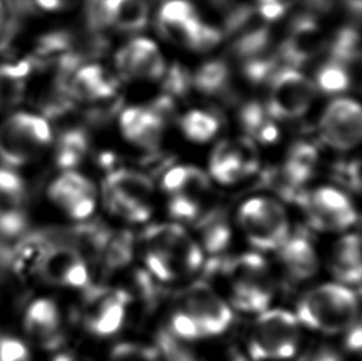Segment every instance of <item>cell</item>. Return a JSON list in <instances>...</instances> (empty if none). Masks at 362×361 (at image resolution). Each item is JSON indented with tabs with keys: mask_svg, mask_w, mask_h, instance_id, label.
I'll list each match as a JSON object with an SVG mask.
<instances>
[{
	"mask_svg": "<svg viewBox=\"0 0 362 361\" xmlns=\"http://www.w3.org/2000/svg\"><path fill=\"white\" fill-rule=\"evenodd\" d=\"M358 298L340 285L328 283L305 294L297 307V317L309 328L320 332H343L358 318Z\"/></svg>",
	"mask_w": 362,
	"mask_h": 361,
	"instance_id": "6da1fadb",
	"label": "cell"
},
{
	"mask_svg": "<svg viewBox=\"0 0 362 361\" xmlns=\"http://www.w3.org/2000/svg\"><path fill=\"white\" fill-rule=\"evenodd\" d=\"M299 340L297 318L286 311L264 312L255 323L250 354L255 360H276L293 357Z\"/></svg>",
	"mask_w": 362,
	"mask_h": 361,
	"instance_id": "7a4b0ae2",
	"label": "cell"
},
{
	"mask_svg": "<svg viewBox=\"0 0 362 361\" xmlns=\"http://www.w3.org/2000/svg\"><path fill=\"white\" fill-rule=\"evenodd\" d=\"M51 129L42 118L19 113L0 127V159L10 166L29 161L51 142Z\"/></svg>",
	"mask_w": 362,
	"mask_h": 361,
	"instance_id": "3957f363",
	"label": "cell"
},
{
	"mask_svg": "<svg viewBox=\"0 0 362 361\" xmlns=\"http://www.w3.org/2000/svg\"><path fill=\"white\" fill-rule=\"evenodd\" d=\"M239 220L250 241L259 249H279L289 236L284 207L271 198H254L241 205Z\"/></svg>",
	"mask_w": 362,
	"mask_h": 361,
	"instance_id": "277c9868",
	"label": "cell"
},
{
	"mask_svg": "<svg viewBox=\"0 0 362 361\" xmlns=\"http://www.w3.org/2000/svg\"><path fill=\"white\" fill-rule=\"evenodd\" d=\"M267 114L277 119L303 115L313 102L314 84L308 77L292 67L277 69L272 76Z\"/></svg>",
	"mask_w": 362,
	"mask_h": 361,
	"instance_id": "5b68a950",
	"label": "cell"
},
{
	"mask_svg": "<svg viewBox=\"0 0 362 361\" xmlns=\"http://www.w3.org/2000/svg\"><path fill=\"white\" fill-rule=\"evenodd\" d=\"M145 250L166 258L176 273H193L203 264V254L198 245L180 225L150 227L145 233Z\"/></svg>",
	"mask_w": 362,
	"mask_h": 361,
	"instance_id": "8992f818",
	"label": "cell"
},
{
	"mask_svg": "<svg viewBox=\"0 0 362 361\" xmlns=\"http://www.w3.org/2000/svg\"><path fill=\"white\" fill-rule=\"evenodd\" d=\"M298 205L307 212L312 227L319 230L346 229L358 220V213L348 197L332 187L304 193Z\"/></svg>",
	"mask_w": 362,
	"mask_h": 361,
	"instance_id": "52a82bcc",
	"label": "cell"
},
{
	"mask_svg": "<svg viewBox=\"0 0 362 361\" xmlns=\"http://www.w3.org/2000/svg\"><path fill=\"white\" fill-rule=\"evenodd\" d=\"M320 130L328 145L346 151L356 147L362 135V114L358 103L351 99H337L325 109Z\"/></svg>",
	"mask_w": 362,
	"mask_h": 361,
	"instance_id": "ba28073f",
	"label": "cell"
},
{
	"mask_svg": "<svg viewBox=\"0 0 362 361\" xmlns=\"http://www.w3.org/2000/svg\"><path fill=\"white\" fill-rule=\"evenodd\" d=\"M187 312L196 319L204 337L219 336L233 322V313L213 288L204 282H197L186 294Z\"/></svg>",
	"mask_w": 362,
	"mask_h": 361,
	"instance_id": "9c48e42d",
	"label": "cell"
},
{
	"mask_svg": "<svg viewBox=\"0 0 362 361\" xmlns=\"http://www.w3.org/2000/svg\"><path fill=\"white\" fill-rule=\"evenodd\" d=\"M117 64L125 79H160L166 72V64L156 45L151 40L135 39L119 51Z\"/></svg>",
	"mask_w": 362,
	"mask_h": 361,
	"instance_id": "30bf717a",
	"label": "cell"
},
{
	"mask_svg": "<svg viewBox=\"0 0 362 361\" xmlns=\"http://www.w3.org/2000/svg\"><path fill=\"white\" fill-rule=\"evenodd\" d=\"M323 47V33L315 20L312 16H299L281 46L279 57L289 67H298L313 59Z\"/></svg>",
	"mask_w": 362,
	"mask_h": 361,
	"instance_id": "8fae6325",
	"label": "cell"
},
{
	"mask_svg": "<svg viewBox=\"0 0 362 361\" xmlns=\"http://www.w3.org/2000/svg\"><path fill=\"white\" fill-rule=\"evenodd\" d=\"M41 273L51 282L71 287L88 285L89 273L82 255L72 246L52 248Z\"/></svg>",
	"mask_w": 362,
	"mask_h": 361,
	"instance_id": "7c38bea8",
	"label": "cell"
},
{
	"mask_svg": "<svg viewBox=\"0 0 362 361\" xmlns=\"http://www.w3.org/2000/svg\"><path fill=\"white\" fill-rule=\"evenodd\" d=\"M120 125L125 137L144 149H155L165 129V122L150 108H129L122 113Z\"/></svg>",
	"mask_w": 362,
	"mask_h": 361,
	"instance_id": "4fadbf2b",
	"label": "cell"
},
{
	"mask_svg": "<svg viewBox=\"0 0 362 361\" xmlns=\"http://www.w3.org/2000/svg\"><path fill=\"white\" fill-rule=\"evenodd\" d=\"M201 24L196 8L187 0H168L158 14V25L163 35L186 46Z\"/></svg>",
	"mask_w": 362,
	"mask_h": 361,
	"instance_id": "5bb4252c",
	"label": "cell"
},
{
	"mask_svg": "<svg viewBox=\"0 0 362 361\" xmlns=\"http://www.w3.org/2000/svg\"><path fill=\"white\" fill-rule=\"evenodd\" d=\"M127 293L115 291L98 293L93 297L94 308L88 317V328L97 336L105 337L118 332L125 318Z\"/></svg>",
	"mask_w": 362,
	"mask_h": 361,
	"instance_id": "9a60e30c",
	"label": "cell"
},
{
	"mask_svg": "<svg viewBox=\"0 0 362 361\" xmlns=\"http://www.w3.org/2000/svg\"><path fill=\"white\" fill-rule=\"evenodd\" d=\"M54 245L45 235H29L20 240L9 255L10 265L21 277L41 273Z\"/></svg>",
	"mask_w": 362,
	"mask_h": 361,
	"instance_id": "2e32d148",
	"label": "cell"
},
{
	"mask_svg": "<svg viewBox=\"0 0 362 361\" xmlns=\"http://www.w3.org/2000/svg\"><path fill=\"white\" fill-rule=\"evenodd\" d=\"M153 185L148 177L132 170H117L104 182L105 198L129 200L147 205Z\"/></svg>",
	"mask_w": 362,
	"mask_h": 361,
	"instance_id": "e0dca14e",
	"label": "cell"
},
{
	"mask_svg": "<svg viewBox=\"0 0 362 361\" xmlns=\"http://www.w3.org/2000/svg\"><path fill=\"white\" fill-rule=\"evenodd\" d=\"M117 91V81L100 66H86L74 74L69 86L72 97L81 101H99L112 97Z\"/></svg>",
	"mask_w": 362,
	"mask_h": 361,
	"instance_id": "ac0fdd59",
	"label": "cell"
},
{
	"mask_svg": "<svg viewBox=\"0 0 362 361\" xmlns=\"http://www.w3.org/2000/svg\"><path fill=\"white\" fill-rule=\"evenodd\" d=\"M279 255L289 275L296 280H307L318 269V260L313 245L303 235L288 236L279 246Z\"/></svg>",
	"mask_w": 362,
	"mask_h": 361,
	"instance_id": "d6986e66",
	"label": "cell"
},
{
	"mask_svg": "<svg viewBox=\"0 0 362 361\" xmlns=\"http://www.w3.org/2000/svg\"><path fill=\"white\" fill-rule=\"evenodd\" d=\"M333 270L343 282L360 285L361 281V253L358 234H350L339 240L334 249Z\"/></svg>",
	"mask_w": 362,
	"mask_h": 361,
	"instance_id": "ffe728a7",
	"label": "cell"
},
{
	"mask_svg": "<svg viewBox=\"0 0 362 361\" xmlns=\"http://www.w3.org/2000/svg\"><path fill=\"white\" fill-rule=\"evenodd\" d=\"M110 26L135 33L144 29L148 20V6L145 0H104Z\"/></svg>",
	"mask_w": 362,
	"mask_h": 361,
	"instance_id": "44dd1931",
	"label": "cell"
},
{
	"mask_svg": "<svg viewBox=\"0 0 362 361\" xmlns=\"http://www.w3.org/2000/svg\"><path fill=\"white\" fill-rule=\"evenodd\" d=\"M25 327L31 336L42 342H54L59 327V313L56 304L49 299L33 303L25 317Z\"/></svg>",
	"mask_w": 362,
	"mask_h": 361,
	"instance_id": "7402d4cb",
	"label": "cell"
},
{
	"mask_svg": "<svg viewBox=\"0 0 362 361\" xmlns=\"http://www.w3.org/2000/svg\"><path fill=\"white\" fill-rule=\"evenodd\" d=\"M211 175L221 183H235L246 176L241 166L236 145L230 142H221L213 152L211 162Z\"/></svg>",
	"mask_w": 362,
	"mask_h": 361,
	"instance_id": "603a6c76",
	"label": "cell"
},
{
	"mask_svg": "<svg viewBox=\"0 0 362 361\" xmlns=\"http://www.w3.org/2000/svg\"><path fill=\"white\" fill-rule=\"evenodd\" d=\"M241 124L251 137L264 144H271L279 139V130L264 108L257 103L245 105L240 114Z\"/></svg>",
	"mask_w": 362,
	"mask_h": 361,
	"instance_id": "cb8c5ba5",
	"label": "cell"
},
{
	"mask_svg": "<svg viewBox=\"0 0 362 361\" xmlns=\"http://www.w3.org/2000/svg\"><path fill=\"white\" fill-rule=\"evenodd\" d=\"M95 192L92 182L78 173L67 172L59 177L51 185L49 190V198L62 210H66L71 203H74L81 195Z\"/></svg>",
	"mask_w": 362,
	"mask_h": 361,
	"instance_id": "d4e9b609",
	"label": "cell"
},
{
	"mask_svg": "<svg viewBox=\"0 0 362 361\" xmlns=\"http://www.w3.org/2000/svg\"><path fill=\"white\" fill-rule=\"evenodd\" d=\"M229 79L230 72L228 66L221 61H211L197 71L192 84L204 94L216 96L226 91L229 86Z\"/></svg>",
	"mask_w": 362,
	"mask_h": 361,
	"instance_id": "484cf974",
	"label": "cell"
},
{
	"mask_svg": "<svg viewBox=\"0 0 362 361\" xmlns=\"http://www.w3.org/2000/svg\"><path fill=\"white\" fill-rule=\"evenodd\" d=\"M202 243L211 254H219L230 241V228L221 213H211L201 223Z\"/></svg>",
	"mask_w": 362,
	"mask_h": 361,
	"instance_id": "4316f807",
	"label": "cell"
},
{
	"mask_svg": "<svg viewBox=\"0 0 362 361\" xmlns=\"http://www.w3.org/2000/svg\"><path fill=\"white\" fill-rule=\"evenodd\" d=\"M360 35L353 28L340 30L330 46V59L344 67H351L360 59Z\"/></svg>",
	"mask_w": 362,
	"mask_h": 361,
	"instance_id": "83f0119b",
	"label": "cell"
},
{
	"mask_svg": "<svg viewBox=\"0 0 362 361\" xmlns=\"http://www.w3.org/2000/svg\"><path fill=\"white\" fill-rule=\"evenodd\" d=\"M88 142L82 130H71L59 139L56 151V162L62 168L77 166L83 160Z\"/></svg>",
	"mask_w": 362,
	"mask_h": 361,
	"instance_id": "f1b7e54d",
	"label": "cell"
},
{
	"mask_svg": "<svg viewBox=\"0 0 362 361\" xmlns=\"http://www.w3.org/2000/svg\"><path fill=\"white\" fill-rule=\"evenodd\" d=\"M219 122L214 115L194 110L188 113L182 120V130L187 137L197 142H206L216 135Z\"/></svg>",
	"mask_w": 362,
	"mask_h": 361,
	"instance_id": "f546056e",
	"label": "cell"
},
{
	"mask_svg": "<svg viewBox=\"0 0 362 361\" xmlns=\"http://www.w3.org/2000/svg\"><path fill=\"white\" fill-rule=\"evenodd\" d=\"M103 255L109 269L118 270L127 266L134 255V236L132 233L122 231L110 235Z\"/></svg>",
	"mask_w": 362,
	"mask_h": 361,
	"instance_id": "4dcf8cb0",
	"label": "cell"
},
{
	"mask_svg": "<svg viewBox=\"0 0 362 361\" xmlns=\"http://www.w3.org/2000/svg\"><path fill=\"white\" fill-rule=\"evenodd\" d=\"M317 86L327 94H339L349 88L350 74L346 67L329 59L317 72Z\"/></svg>",
	"mask_w": 362,
	"mask_h": 361,
	"instance_id": "1f68e13d",
	"label": "cell"
},
{
	"mask_svg": "<svg viewBox=\"0 0 362 361\" xmlns=\"http://www.w3.org/2000/svg\"><path fill=\"white\" fill-rule=\"evenodd\" d=\"M25 185L14 172L0 168V200L13 203H24Z\"/></svg>",
	"mask_w": 362,
	"mask_h": 361,
	"instance_id": "d6a6232c",
	"label": "cell"
},
{
	"mask_svg": "<svg viewBox=\"0 0 362 361\" xmlns=\"http://www.w3.org/2000/svg\"><path fill=\"white\" fill-rule=\"evenodd\" d=\"M171 332L172 336L181 338V339H187V340H193V339L204 337L196 319L192 317L187 311H180L172 316Z\"/></svg>",
	"mask_w": 362,
	"mask_h": 361,
	"instance_id": "836d02e7",
	"label": "cell"
},
{
	"mask_svg": "<svg viewBox=\"0 0 362 361\" xmlns=\"http://www.w3.org/2000/svg\"><path fill=\"white\" fill-rule=\"evenodd\" d=\"M165 91L167 96H185L191 87V74L180 64H173L168 72H165Z\"/></svg>",
	"mask_w": 362,
	"mask_h": 361,
	"instance_id": "e575fe53",
	"label": "cell"
},
{
	"mask_svg": "<svg viewBox=\"0 0 362 361\" xmlns=\"http://www.w3.org/2000/svg\"><path fill=\"white\" fill-rule=\"evenodd\" d=\"M199 200L185 193L173 195L170 202V213L177 219L193 220L199 215Z\"/></svg>",
	"mask_w": 362,
	"mask_h": 361,
	"instance_id": "d590c367",
	"label": "cell"
},
{
	"mask_svg": "<svg viewBox=\"0 0 362 361\" xmlns=\"http://www.w3.org/2000/svg\"><path fill=\"white\" fill-rule=\"evenodd\" d=\"M160 352L135 344H120L114 349L113 361H158Z\"/></svg>",
	"mask_w": 362,
	"mask_h": 361,
	"instance_id": "8d00e7d4",
	"label": "cell"
},
{
	"mask_svg": "<svg viewBox=\"0 0 362 361\" xmlns=\"http://www.w3.org/2000/svg\"><path fill=\"white\" fill-rule=\"evenodd\" d=\"M221 38L223 34L219 30L202 23L192 36L188 47L196 51H209L221 42Z\"/></svg>",
	"mask_w": 362,
	"mask_h": 361,
	"instance_id": "74e56055",
	"label": "cell"
},
{
	"mask_svg": "<svg viewBox=\"0 0 362 361\" xmlns=\"http://www.w3.org/2000/svg\"><path fill=\"white\" fill-rule=\"evenodd\" d=\"M0 361H30V354L18 339L0 338Z\"/></svg>",
	"mask_w": 362,
	"mask_h": 361,
	"instance_id": "f35d334b",
	"label": "cell"
},
{
	"mask_svg": "<svg viewBox=\"0 0 362 361\" xmlns=\"http://www.w3.org/2000/svg\"><path fill=\"white\" fill-rule=\"evenodd\" d=\"M191 173V166H180L172 168L163 177V188L173 195L185 190Z\"/></svg>",
	"mask_w": 362,
	"mask_h": 361,
	"instance_id": "ab89813d",
	"label": "cell"
},
{
	"mask_svg": "<svg viewBox=\"0 0 362 361\" xmlns=\"http://www.w3.org/2000/svg\"><path fill=\"white\" fill-rule=\"evenodd\" d=\"M94 207H95V192H89L78 197L64 210L74 219H86L93 213Z\"/></svg>",
	"mask_w": 362,
	"mask_h": 361,
	"instance_id": "60d3db41",
	"label": "cell"
},
{
	"mask_svg": "<svg viewBox=\"0 0 362 361\" xmlns=\"http://www.w3.org/2000/svg\"><path fill=\"white\" fill-rule=\"evenodd\" d=\"M337 176L351 190L360 192L361 180H360V162L353 161L348 165H340L337 170Z\"/></svg>",
	"mask_w": 362,
	"mask_h": 361,
	"instance_id": "b9f144b4",
	"label": "cell"
},
{
	"mask_svg": "<svg viewBox=\"0 0 362 361\" xmlns=\"http://www.w3.org/2000/svg\"><path fill=\"white\" fill-rule=\"evenodd\" d=\"M203 361H245V359L240 353L236 352L235 349L226 348L221 352L213 353Z\"/></svg>",
	"mask_w": 362,
	"mask_h": 361,
	"instance_id": "7bdbcfd3",
	"label": "cell"
},
{
	"mask_svg": "<svg viewBox=\"0 0 362 361\" xmlns=\"http://www.w3.org/2000/svg\"><path fill=\"white\" fill-rule=\"evenodd\" d=\"M362 332L360 323L356 322L349 331L348 337H346V345L350 350L358 352L361 349Z\"/></svg>",
	"mask_w": 362,
	"mask_h": 361,
	"instance_id": "ee69618b",
	"label": "cell"
},
{
	"mask_svg": "<svg viewBox=\"0 0 362 361\" xmlns=\"http://www.w3.org/2000/svg\"><path fill=\"white\" fill-rule=\"evenodd\" d=\"M36 3L47 10L59 9V6L64 4V0H36Z\"/></svg>",
	"mask_w": 362,
	"mask_h": 361,
	"instance_id": "f6af8a7d",
	"label": "cell"
},
{
	"mask_svg": "<svg viewBox=\"0 0 362 361\" xmlns=\"http://www.w3.org/2000/svg\"><path fill=\"white\" fill-rule=\"evenodd\" d=\"M312 361H341L340 357L333 352H329V350H324L323 353L318 354L317 357H314Z\"/></svg>",
	"mask_w": 362,
	"mask_h": 361,
	"instance_id": "bcb514c9",
	"label": "cell"
},
{
	"mask_svg": "<svg viewBox=\"0 0 362 361\" xmlns=\"http://www.w3.org/2000/svg\"><path fill=\"white\" fill-rule=\"evenodd\" d=\"M54 361H74V359L69 357V355H59V357L54 359Z\"/></svg>",
	"mask_w": 362,
	"mask_h": 361,
	"instance_id": "7dc6e473",
	"label": "cell"
},
{
	"mask_svg": "<svg viewBox=\"0 0 362 361\" xmlns=\"http://www.w3.org/2000/svg\"><path fill=\"white\" fill-rule=\"evenodd\" d=\"M0 23H1V1H0Z\"/></svg>",
	"mask_w": 362,
	"mask_h": 361,
	"instance_id": "c3c4849f",
	"label": "cell"
}]
</instances>
